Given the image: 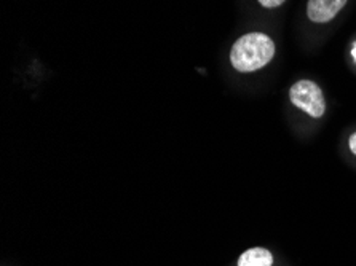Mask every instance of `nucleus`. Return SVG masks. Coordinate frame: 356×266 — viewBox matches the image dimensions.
Masks as SVG:
<instances>
[{
  "instance_id": "1",
  "label": "nucleus",
  "mask_w": 356,
  "mask_h": 266,
  "mask_svg": "<svg viewBox=\"0 0 356 266\" xmlns=\"http://www.w3.org/2000/svg\"><path fill=\"white\" fill-rule=\"evenodd\" d=\"M275 43L266 34H246L235 42L230 53V61L238 72H254L272 61Z\"/></svg>"
},
{
  "instance_id": "2",
  "label": "nucleus",
  "mask_w": 356,
  "mask_h": 266,
  "mask_svg": "<svg viewBox=\"0 0 356 266\" xmlns=\"http://www.w3.org/2000/svg\"><path fill=\"white\" fill-rule=\"evenodd\" d=\"M289 97L296 107L302 108L314 118L323 117L326 110V102L320 86L310 80H300L291 86Z\"/></svg>"
},
{
  "instance_id": "3",
  "label": "nucleus",
  "mask_w": 356,
  "mask_h": 266,
  "mask_svg": "<svg viewBox=\"0 0 356 266\" xmlns=\"http://www.w3.org/2000/svg\"><path fill=\"white\" fill-rule=\"evenodd\" d=\"M347 0H309L307 15L314 23H327L345 7Z\"/></svg>"
},
{
  "instance_id": "4",
  "label": "nucleus",
  "mask_w": 356,
  "mask_h": 266,
  "mask_svg": "<svg viewBox=\"0 0 356 266\" xmlns=\"http://www.w3.org/2000/svg\"><path fill=\"white\" fill-rule=\"evenodd\" d=\"M272 253L262 247L250 249L238 260V266H272Z\"/></svg>"
},
{
  "instance_id": "5",
  "label": "nucleus",
  "mask_w": 356,
  "mask_h": 266,
  "mask_svg": "<svg viewBox=\"0 0 356 266\" xmlns=\"http://www.w3.org/2000/svg\"><path fill=\"white\" fill-rule=\"evenodd\" d=\"M259 2H261L262 7L266 8H275V7H280L284 0H259Z\"/></svg>"
},
{
  "instance_id": "6",
  "label": "nucleus",
  "mask_w": 356,
  "mask_h": 266,
  "mask_svg": "<svg viewBox=\"0 0 356 266\" xmlns=\"http://www.w3.org/2000/svg\"><path fill=\"white\" fill-rule=\"evenodd\" d=\"M350 149H352V151L356 155V133L352 134V138H350Z\"/></svg>"
},
{
  "instance_id": "7",
  "label": "nucleus",
  "mask_w": 356,
  "mask_h": 266,
  "mask_svg": "<svg viewBox=\"0 0 356 266\" xmlns=\"http://www.w3.org/2000/svg\"><path fill=\"white\" fill-rule=\"evenodd\" d=\"M352 56H353V59L356 61V43H355L353 48H352Z\"/></svg>"
}]
</instances>
